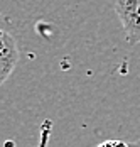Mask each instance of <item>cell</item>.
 Wrapping results in <instances>:
<instances>
[{
    "mask_svg": "<svg viewBox=\"0 0 140 147\" xmlns=\"http://www.w3.org/2000/svg\"><path fill=\"white\" fill-rule=\"evenodd\" d=\"M115 12L130 46L140 44V0H116Z\"/></svg>",
    "mask_w": 140,
    "mask_h": 147,
    "instance_id": "1",
    "label": "cell"
},
{
    "mask_svg": "<svg viewBox=\"0 0 140 147\" xmlns=\"http://www.w3.org/2000/svg\"><path fill=\"white\" fill-rule=\"evenodd\" d=\"M19 63V47L14 36L0 29V86L12 76Z\"/></svg>",
    "mask_w": 140,
    "mask_h": 147,
    "instance_id": "2",
    "label": "cell"
},
{
    "mask_svg": "<svg viewBox=\"0 0 140 147\" xmlns=\"http://www.w3.org/2000/svg\"><path fill=\"white\" fill-rule=\"evenodd\" d=\"M128 147H140V140H135V142H128Z\"/></svg>",
    "mask_w": 140,
    "mask_h": 147,
    "instance_id": "3",
    "label": "cell"
}]
</instances>
